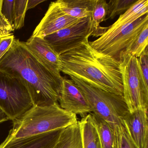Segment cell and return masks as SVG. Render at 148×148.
I'll return each instance as SVG.
<instances>
[{
  "label": "cell",
  "instance_id": "cell-1",
  "mask_svg": "<svg viewBox=\"0 0 148 148\" xmlns=\"http://www.w3.org/2000/svg\"><path fill=\"white\" fill-rule=\"evenodd\" d=\"M0 71L23 81L33 106H46L58 101L63 77L41 64L29 51L25 42L15 38L0 60Z\"/></svg>",
  "mask_w": 148,
  "mask_h": 148
},
{
  "label": "cell",
  "instance_id": "cell-2",
  "mask_svg": "<svg viewBox=\"0 0 148 148\" xmlns=\"http://www.w3.org/2000/svg\"><path fill=\"white\" fill-rule=\"evenodd\" d=\"M60 72L102 90L123 96L119 60L95 50L87 40L59 56Z\"/></svg>",
  "mask_w": 148,
  "mask_h": 148
},
{
  "label": "cell",
  "instance_id": "cell-3",
  "mask_svg": "<svg viewBox=\"0 0 148 148\" xmlns=\"http://www.w3.org/2000/svg\"><path fill=\"white\" fill-rule=\"evenodd\" d=\"M13 121L12 129L6 138L8 141L64 129L78 122L77 115L65 110L58 103L33 106Z\"/></svg>",
  "mask_w": 148,
  "mask_h": 148
},
{
  "label": "cell",
  "instance_id": "cell-4",
  "mask_svg": "<svg viewBox=\"0 0 148 148\" xmlns=\"http://www.w3.org/2000/svg\"><path fill=\"white\" fill-rule=\"evenodd\" d=\"M84 94L93 112L108 123L115 131L122 124L124 116L129 112L123 97L102 90L82 80L70 77Z\"/></svg>",
  "mask_w": 148,
  "mask_h": 148
},
{
  "label": "cell",
  "instance_id": "cell-5",
  "mask_svg": "<svg viewBox=\"0 0 148 148\" xmlns=\"http://www.w3.org/2000/svg\"><path fill=\"white\" fill-rule=\"evenodd\" d=\"M119 62L123 85V97L130 112L148 110V86L144 82L138 58L123 52Z\"/></svg>",
  "mask_w": 148,
  "mask_h": 148
},
{
  "label": "cell",
  "instance_id": "cell-6",
  "mask_svg": "<svg viewBox=\"0 0 148 148\" xmlns=\"http://www.w3.org/2000/svg\"><path fill=\"white\" fill-rule=\"evenodd\" d=\"M148 24V14L132 23L116 27H108L97 39L90 42L95 50L119 60L122 53H128L135 40Z\"/></svg>",
  "mask_w": 148,
  "mask_h": 148
},
{
  "label": "cell",
  "instance_id": "cell-7",
  "mask_svg": "<svg viewBox=\"0 0 148 148\" xmlns=\"http://www.w3.org/2000/svg\"><path fill=\"white\" fill-rule=\"evenodd\" d=\"M33 106L23 81L0 71V108L10 120H15Z\"/></svg>",
  "mask_w": 148,
  "mask_h": 148
},
{
  "label": "cell",
  "instance_id": "cell-8",
  "mask_svg": "<svg viewBox=\"0 0 148 148\" xmlns=\"http://www.w3.org/2000/svg\"><path fill=\"white\" fill-rule=\"evenodd\" d=\"M92 36H99L92 26L90 16L80 19L76 23L44 39L60 56L79 47Z\"/></svg>",
  "mask_w": 148,
  "mask_h": 148
},
{
  "label": "cell",
  "instance_id": "cell-9",
  "mask_svg": "<svg viewBox=\"0 0 148 148\" xmlns=\"http://www.w3.org/2000/svg\"><path fill=\"white\" fill-rule=\"evenodd\" d=\"M58 101L61 108L82 118L92 112L81 89L72 80L66 77H63Z\"/></svg>",
  "mask_w": 148,
  "mask_h": 148
},
{
  "label": "cell",
  "instance_id": "cell-10",
  "mask_svg": "<svg viewBox=\"0 0 148 148\" xmlns=\"http://www.w3.org/2000/svg\"><path fill=\"white\" fill-rule=\"evenodd\" d=\"M79 19L65 13L58 1L51 2L44 18L33 32L32 37L44 38L47 35L73 25Z\"/></svg>",
  "mask_w": 148,
  "mask_h": 148
},
{
  "label": "cell",
  "instance_id": "cell-11",
  "mask_svg": "<svg viewBox=\"0 0 148 148\" xmlns=\"http://www.w3.org/2000/svg\"><path fill=\"white\" fill-rule=\"evenodd\" d=\"M122 123L136 148H148V110L128 112Z\"/></svg>",
  "mask_w": 148,
  "mask_h": 148
},
{
  "label": "cell",
  "instance_id": "cell-12",
  "mask_svg": "<svg viewBox=\"0 0 148 148\" xmlns=\"http://www.w3.org/2000/svg\"><path fill=\"white\" fill-rule=\"evenodd\" d=\"M25 43L29 51L41 64L54 74L61 76L59 56L44 38L32 36Z\"/></svg>",
  "mask_w": 148,
  "mask_h": 148
},
{
  "label": "cell",
  "instance_id": "cell-13",
  "mask_svg": "<svg viewBox=\"0 0 148 148\" xmlns=\"http://www.w3.org/2000/svg\"><path fill=\"white\" fill-rule=\"evenodd\" d=\"M63 129L9 141L5 139L1 148H53Z\"/></svg>",
  "mask_w": 148,
  "mask_h": 148
},
{
  "label": "cell",
  "instance_id": "cell-14",
  "mask_svg": "<svg viewBox=\"0 0 148 148\" xmlns=\"http://www.w3.org/2000/svg\"><path fill=\"white\" fill-rule=\"evenodd\" d=\"M78 123L81 131L83 148H103L91 113L82 118Z\"/></svg>",
  "mask_w": 148,
  "mask_h": 148
},
{
  "label": "cell",
  "instance_id": "cell-15",
  "mask_svg": "<svg viewBox=\"0 0 148 148\" xmlns=\"http://www.w3.org/2000/svg\"><path fill=\"white\" fill-rule=\"evenodd\" d=\"M95 0H59L62 11L67 15L81 19L91 16Z\"/></svg>",
  "mask_w": 148,
  "mask_h": 148
},
{
  "label": "cell",
  "instance_id": "cell-16",
  "mask_svg": "<svg viewBox=\"0 0 148 148\" xmlns=\"http://www.w3.org/2000/svg\"><path fill=\"white\" fill-rule=\"evenodd\" d=\"M53 148H83L78 121L62 130L58 141Z\"/></svg>",
  "mask_w": 148,
  "mask_h": 148
},
{
  "label": "cell",
  "instance_id": "cell-17",
  "mask_svg": "<svg viewBox=\"0 0 148 148\" xmlns=\"http://www.w3.org/2000/svg\"><path fill=\"white\" fill-rule=\"evenodd\" d=\"M148 0H138L110 27H116L132 23L148 14Z\"/></svg>",
  "mask_w": 148,
  "mask_h": 148
},
{
  "label": "cell",
  "instance_id": "cell-18",
  "mask_svg": "<svg viewBox=\"0 0 148 148\" xmlns=\"http://www.w3.org/2000/svg\"><path fill=\"white\" fill-rule=\"evenodd\" d=\"M91 114L97 126L103 148H117L115 131L103 119L92 113Z\"/></svg>",
  "mask_w": 148,
  "mask_h": 148
},
{
  "label": "cell",
  "instance_id": "cell-19",
  "mask_svg": "<svg viewBox=\"0 0 148 148\" xmlns=\"http://www.w3.org/2000/svg\"><path fill=\"white\" fill-rule=\"evenodd\" d=\"M107 14L108 3L105 0H95L91 14L92 26L100 37L108 28L99 25L100 23L106 20Z\"/></svg>",
  "mask_w": 148,
  "mask_h": 148
},
{
  "label": "cell",
  "instance_id": "cell-20",
  "mask_svg": "<svg viewBox=\"0 0 148 148\" xmlns=\"http://www.w3.org/2000/svg\"><path fill=\"white\" fill-rule=\"evenodd\" d=\"M148 24L138 34L127 53L138 58L148 49Z\"/></svg>",
  "mask_w": 148,
  "mask_h": 148
},
{
  "label": "cell",
  "instance_id": "cell-21",
  "mask_svg": "<svg viewBox=\"0 0 148 148\" xmlns=\"http://www.w3.org/2000/svg\"><path fill=\"white\" fill-rule=\"evenodd\" d=\"M137 0H111L108 3V19H113L121 15L130 8Z\"/></svg>",
  "mask_w": 148,
  "mask_h": 148
},
{
  "label": "cell",
  "instance_id": "cell-22",
  "mask_svg": "<svg viewBox=\"0 0 148 148\" xmlns=\"http://www.w3.org/2000/svg\"><path fill=\"white\" fill-rule=\"evenodd\" d=\"M28 0H15L14 25L15 30L22 28L25 25V17L27 11Z\"/></svg>",
  "mask_w": 148,
  "mask_h": 148
},
{
  "label": "cell",
  "instance_id": "cell-23",
  "mask_svg": "<svg viewBox=\"0 0 148 148\" xmlns=\"http://www.w3.org/2000/svg\"><path fill=\"white\" fill-rule=\"evenodd\" d=\"M117 148H136L123 124L115 126Z\"/></svg>",
  "mask_w": 148,
  "mask_h": 148
},
{
  "label": "cell",
  "instance_id": "cell-24",
  "mask_svg": "<svg viewBox=\"0 0 148 148\" xmlns=\"http://www.w3.org/2000/svg\"><path fill=\"white\" fill-rule=\"evenodd\" d=\"M14 3L15 0H3L1 5V12L2 15L14 30Z\"/></svg>",
  "mask_w": 148,
  "mask_h": 148
},
{
  "label": "cell",
  "instance_id": "cell-25",
  "mask_svg": "<svg viewBox=\"0 0 148 148\" xmlns=\"http://www.w3.org/2000/svg\"><path fill=\"white\" fill-rule=\"evenodd\" d=\"M139 70L144 82L148 86V51L146 50L138 58Z\"/></svg>",
  "mask_w": 148,
  "mask_h": 148
},
{
  "label": "cell",
  "instance_id": "cell-26",
  "mask_svg": "<svg viewBox=\"0 0 148 148\" xmlns=\"http://www.w3.org/2000/svg\"><path fill=\"white\" fill-rule=\"evenodd\" d=\"M14 39L12 34L0 38V60L8 51Z\"/></svg>",
  "mask_w": 148,
  "mask_h": 148
},
{
  "label": "cell",
  "instance_id": "cell-27",
  "mask_svg": "<svg viewBox=\"0 0 148 148\" xmlns=\"http://www.w3.org/2000/svg\"><path fill=\"white\" fill-rule=\"evenodd\" d=\"M45 1L42 0H28L27 5V11L29 9L34 8L36 6L38 5L39 4L42 2Z\"/></svg>",
  "mask_w": 148,
  "mask_h": 148
},
{
  "label": "cell",
  "instance_id": "cell-28",
  "mask_svg": "<svg viewBox=\"0 0 148 148\" xmlns=\"http://www.w3.org/2000/svg\"><path fill=\"white\" fill-rule=\"evenodd\" d=\"M10 120L7 114L0 108V123Z\"/></svg>",
  "mask_w": 148,
  "mask_h": 148
},
{
  "label": "cell",
  "instance_id": "cell-29",
  "mask_svg": "<svg viewBox=\"0 0 148 148\" xmlns=\"http://www.w3.org/2000/svg\"><path fill=\"white\" fill-rule=\"evenodd\" d=\"M2 1H3V0H0V6H1V4H2Z\"/></svg>",
  "mask_w": 148,
  "mask_h": 148
},
{
  "label": "cell",
  "instance_id": "cell-30",
  "mask_svg": "<svg viewBox=\"0 0 148 148\" xmlns=\"http://www.w3.org/2000/svg\"><path fill=\"white\" fill-rule=\"evenodd\" d=\"M2 143L0 145V148H1V147H2Z\"/></svg>",
  "mask_w": 148,
  "mask_h": 148
}]
</instances>
